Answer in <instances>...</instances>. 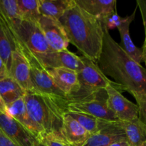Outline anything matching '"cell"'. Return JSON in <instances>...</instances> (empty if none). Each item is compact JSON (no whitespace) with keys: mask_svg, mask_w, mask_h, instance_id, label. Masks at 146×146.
<instances>
[{"mask_svg":"<svg viewBox=\"0 0 146 146\" xmlns=\"http://www.w3.org/2000/svg\"><path fill=\"white\" fill-rule=\"evenodd\" d=\"M137 8H138V6L134 10L133 14L130 16H127L126 20L117 29L119 31L121 38V43L119 45L131 58H133L138 64H141V63L143 61L142 48H138L134 44L131 39L129 31L130 25L135 19Z\"/></svg>","mask_w":146,"mask_h":146,"instance_id":"cell-17","label":"cell"},{"mask_svg":"<svg viewBox=\"0 0 146 146\" xmlns=\"http://www.w3.org/2000/svg\"><path fill=\"white\" fill-rule=\"evenodd\" d=\"M46 68H66L78 74L84 66L81 56H78L68 49L54 51L40 60Z\"/></svg>","mask_w":146,"mask_h":146,"instance_id":"cell-13","label":"cell"},{"mask_svg":"<svg viewBox=\"0 0 146 146\" xmlns=\"http://www.w3.org/2000/svg\"><path fill=\"white\" fill-rule=\"evenodd\" d=\"M35 146H46V145H44L42 142L39 141H36L35 143Z\"/></svg>","mask_w":146,"mask_h":146,"instance_id":"cell-34","label":"cell"},{"mask_svg":"<svg viewBox=\"0 0 146 146\" xmlns=\"http://www.w3.org/2000/svg\"><path fill=\"white\" fill-rule=\"evenodd\" d=\"M105 91L108 108L118 121H129L138 118V106L122 95L118 86L108 85Z\"/></svg>","mask_w":146,"mask_h":146,"instance_id":"cell-8","label":"cell"},{"mask_svg":"<svg viewBox=\"0 0 146 146\" xmlns=\"http://www.w3.org/2000/svg\"><path fill=\"white\" fill-rule=\"evenodd\" d=\"M104 29L101 54L97 61L106 76L111 77L121 91L131 94H146V69L135 62L112 38L109 31Z\"/></svg>","mask_w":146,"mask_h":146,"instance_id":"cell-1","label":"cell"},{"mask_svg":"<svg viewBox=\"0 0 146 146\" xmlns=\"http://www.w3.org/2000/svg\"><path fill=\"white\" fill-rule=\"evenodd\" d=\"M44 145L46 146H74L67 142L62 135L56 133H47L41 140Z\"/></svg>","mask_w":146,"mask_h":146,"instance_id":"cell-27","label":"cell"},{"mask_svg":"<svg viewBox=\"0 0 146 146\" xmlns=\"http://www.w3.org/2000/svg\"><path fill=\"white\" fill-rule=\"evenodd\" d=\"M137 6L140 9L141 17L143 19V24L144 27V31H145V40H144L143 46L142 48L143 51V61H144L145 64L146 69V0H138L137 1Z\"/></svg>","mask_w":146,"mask_h":146,"instance_id":"cell-29","label":"cell"},{"mask_svg":"<svg viewBox=\"0 0 146 146\" xmlns=\"http://www.w3.org/2000/svg\"><path fill=\"white\" fill-rule=\"evenodd\" d=\"M75 2L99 21L116 12L115 0H75Z\"/></svg>","mask_w":146,"mask_h":146,"instance_id":"cell-18","label":"cell"},{"mask_svg":"<svg viewBox=\"0 0 146 146\" xmlns=\"http://www.w3.org/2000/svg\"><path fill=\"white\" fill-rule=\"evenodd\" d=\"M67 111H78L107 121H118L107 104V96L102 90L87 98L67 101Z\"/></svg>","mask_w":146,"mask_h":146,"instance_id":"cell-7","label":"cell"},{"mask_svg":"<svg viewBox=\"0 0 146 146\" xmlns=\"http://www.w3.org/2000/svg\"><path fill=\"white\" fill-rule=\"evenodd\" d=\"M0 14L9 21L21 20L17 0H0Z\"/></svg>","mask_w":146,"mask_h":146,"instance_id":"cell-25","label":"cell"},{"mask_svg":"<svg viewBox=\"0 0 146 146\" xmlns=\"http://www.w3.org/2000/svg\"><path fill=\"white\" fill-rule=\"evenodd\" d=\"M21 20L38 22L41 17L38 0H17Z\"/></svg>","mask_w":146,"mask_h":146,"instance_id":"cell-24","label":"cell"},{"mask_svg":"<svg viewBox=\"0 0 146 146\" xmlns=\"http://www.w3.org/2000/svg\"><path fill=\"white\" fill-rule=\"evenodd\" d=\"M127 140L119 121H113L108 125L91 135L84 146H109L117 141Z\"/></svg>","mask_w":146,"mask_h":146,"instance_id":"cell-15","label":"cell"},{"mask_svg":"<svg viewBox=\"0 0 146 146\" xmlns=\"http://www.w3.org/2000/svg\"><path fill=\"white\" fill-rule=\"evenodd\" d=\"M5 19L17 38L40 60L50 53L54 52L47 43L38 22Z\"/></svg>","mask_w":146,"mask_h":146,"instance_id":"cell-5","label":"cell"},{"mask_svg":"<svg viewBox=\"0 0 146 146\" xmlns=\"http://www.w3.org/2000/svg\"><path fill=\"white\" fill-rule=\"evenodd\" d=\"M38 24L53 51H61L68 49L69 41L64 27L58 20L41 15Z\"/></svg>","mask_w":146,"mask_h":146,"instance_id":"cell-9","label":"cell"},{"mask_svg":"<svg viewBox=\"0 0 146 146\" xmlns=\"http://www.w3.org/2000/svg\"><path fill=\"white\" fill-rule=\"evenodd\" d=\"M130 146H135L146 141V125L139 118L120 121Z\"/></svg>","mask_w":146,"mask_h":146,"instance_id":"cell-20","label":"cell"},{"mask_svg":"<svg viewBox=\"0 0 146 146\" xmlns=\"http://www.w3.org/2000/svg\"><path fill=\"white\" fill-rule=\"evenodd\" d=\"M81 58L84 61V66L78 73L80 89L77 94L70 97L67 101L84 99L98 91L105 90L111 84L118 86L114 81L108 79V77L103 74L96 62L91 61L82 56Z\"/></svg>","mask_w":146,"mask_h":146,"instance_id":"cell-6","label":"cell"},{"mask_svg":"<svg viewBox=\"0 0 146 146\" xmlns=\"http://www.w3.org/2000/svg\"><path fill=\"white\" fill-rule=\"evenodd\" d=\"M136 101L138 108V118L146 125V94L135 93L131 94Z\"/></svg>","mask_w":146,"mask_h":146,"instance_id":"cell-28","label":"cell"},{"mask_svg":"<svg viewBox=\"0 0 146 146\" xmlns=\"http://www.w3.org/2000/svg\"><path fill=\"white\" fill-rule=\"evenodd\" d=\"M7 112L6 110V105L4 104V101H3L2 98H1V95H0V113H4Z\"/></svg>","mask_w":146,"mask_h":146,"instance_id":"cell-33","label":"cell"},{"mask_svg":"<svg viewBox=\"0 0 146 146\" xmlns=\"http://www.w3.org/2000/svg\"><path fill=\"white\" fill-rule=\"evenodd\" d=\"M58 21L65 30L69 43L82 56L97 63L104 36V27L99 20L74 2Z\"/></svg>","mask_w":146,"mask_h":146,"instance_id":"cell-2","label":"cell"},{"mask_svg":"<svg viewBox=\"0 0 146 146\" xmlns=\"http://www.w3.org/2000/svg\"><path fill=\"white\" fill-rule=\"evenodd\" d=\"M14 36L16 37L20 50L23 53L27 62H28L29 66L30 77H31V83H32L34 91L60 97V98H64L67 101V96L56 86L52 77L50 75L48 68H46V66L40 61L39 58L36 56L17 38L15 34H14Z\"/></svg>","mask_w":146,"mask_h":146,"instance_id":"cell-4","label":"cell"},{"mask_svg":"<svg viewBox=\"0 0 146 146\" xmlns=\"http://www.w3.org/2000/svg\"><path fill=\"white\" fill-rule=\"evenodd\" d=\"M74 2L75 0H38V9L41 16L59 20Z\"/></svg>","mask_w":146,"mask_h":146,"instance_id":"cell-21","label":"cell"},{"mask_svg":"<svg viewBox=\"0 0 146 146\" xmlns=\"http://www.w3.org/2000/svg\"><path fill=\"white\" fill-rule=\"evenodd\" d=\"M26 91L9 76L0 78V95L6 106L25 95Z\"/></svg>","mask_w":146,"mask_h":146,"instance_id":"cell-22","label":"cell"},{"mask_svg":"<svg viewBox=\"0 0 146 146\" xmlns=\"http://www.w3.org/2000/svg\"><path fill=\"white\" fill-rule=\"evenodd\" d=\"M0 146H18L10 140L0 129Z\"/></svg>","mask_w":146,"mask_h":146,"instance_id":"cell-30","label":"cell"},{"mask_svg":"<svg viewBox=\"0 0 146 146\" xmlns=\"http://www.w3.org/2000/svg\"><path fill=\"white\" fill-rule=\"evenodd\" d=\"M126 17H121L117 14V12H115L103 19L100 21V22L102 24L104 29L109 31L120 27L126 20Z\"/></svg>","mask_w":146,"mask_h":146,"instance_id":"cell-26","label":"cell"},{"mask_svg":"<svg viewBox=\"0 0 146 146\" xmlns=\"http://www.w3.org/2000/svg\"><path fill=\"white\" fill-rule=\"evenodd\" d=\"M14 33L7 20L0 14V56L2 58L8 71L11 66L12 52L15 49Z\"/></svg>","mask_w":146,"mask_h":146,"instance_id":"cell-19","label":"cell"},{"mask_svg":"<svg viewBox=\"0 0 146 146\" xmlns=\"http://www.w3.org/2000/svg\"><path fill=\"white\" fill-rule=\"evenodd\" d=\"M7 113L25 127L37 141L46 135L44 130L33 120L27 109L24 98H21L6 106Z\"/></svg>","mask_w":146,"mask_h":146,"instance_id":"cell-12","label":"cell"},{"mask_svg":"<svg viewBox=\"0 0 146 146\" xmlns=\"http://www.w3.org/2000/svg\"><path fill=\"white\" fill-rule=\"evenodd\" d=\"M109 146H130L127 140H122V141H117V142L113 143Z\"/></svg>","mask_w":146,"mask_h":146,"instance_id":"cell-32","label":"cell"},{"mask_svg":"<svg viewBox=\"0 0 146 146\" xmlns=\"http://www.w3.org/2000/svg\"><path fill=\"white\" fill-rule=\"evenodd\" d=\"M9 71L3 61L2 58L0 56V78H4V77L9 76Z\"/></svg>","mask_w":146,"mask_h":146,"instance_id":"cell-31","label":"cell"},{"mask_svg":"<svg viewBox=\"0 0 146 146\" xmlns=\"http://www.w3.org/2000/svg\"><path fill=\"white\" fill-rule=\"evenodd\" d=\"M0 129L18 146H35L34 135L7 112L0 113Z\"/></svg>","mask_w":146,"mask_h":146,"instance_id":"cell-10","label":"cell"},{"mask_svg":"<svg viewBox=\"0 0 146 146\" xmlns=\"http://www.w3.org/2000/svg\"><path fill=\"white\" fill-rule=\"evenodd\" d=\"M135 146H146V141L145 142H143V143H142L139 144V145H135Z\"/></svg>","mask_w":146,"mask_h":146,"instance_id":"cell-35","label":"cell"},{"mask_svg":"<svg viewBox=\"0 0 146 146\" xmlns=\"http://www.w3.org/2000/svg\"><path fill=\"white\" fill-rule=\"evenodd\" d=\"M23 98L29 115L46 134L61 135L64 115L67 111L66 100L34 90L26 91Z\"/></svg>","mask_w":146,"mask_h":146,"instance_id":"cell-3","label":"cell"},{"mask_svg":"<svg viewBox=\"0 0 146 146\" xmlns=\"http://www.w3.org/2000/svg\"><path fill=\"white\" fill-rule=\"evenodd\" d=\"M56 86L67 96V100L80 89L78 74L66 68H48Z\"/></svg>","mask_w":146,"mask_h":146,"instance_id":"cell-14","label":"cell"},{"mask_svg":"<svg viewBox=\"0 0 146 146\" xmlns=\"http://www.w3.org/2000/svg\"><path fill=\"white\" fill-rule=\"evenodd\" d=\"M66 113L76 121H78L91 135L96 133L97 132L109 125L111 122L115 121L100 119L89 114L78 111H67Z\"/></svg>","mask_w":146,"mask_h":146,"instance_id":"cell-23","label":"cell"},{"mask_svg":"<svg viewBox=\"0 0 146 146\" xmlns=\"http://www.w3.org/2000/svg\"><path fill=\"white\" fill-rule=\"evenodd\" d=\"M14 38H15L16 47L12 52L11 66L9 71V76L15 80L26 91H32L34 90V87L30 77L29 66L28 62L19 47L15 36Z\"/></svg>","mask_w":146,"mask_h":146,"instance_id":"cell-11","label":"cell"},{"mask_svg":"<svg viewBox=\"0 0 146 146\" xmlns=\"http://www.w3.org/2000/svg\"><path fill=\"white\" fill-rule=\"evenodd\" d=\"M61 133L67 142L74 146H84L91 135L67 113L64 115Z\"/></svg>","mask_w":146,"mask_h":146,"instance_id":"cell-16","label":"cell"}]
</instances>
